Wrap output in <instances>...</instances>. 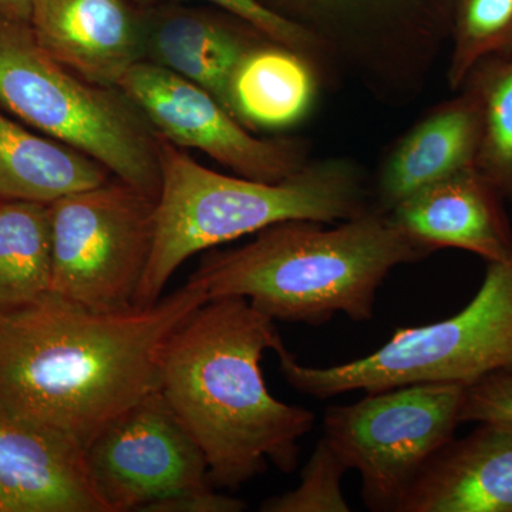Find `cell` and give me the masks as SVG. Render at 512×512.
<instances>
[{
  "label": "cell",
  "instance_id": "cell-1",
  "mask_svg": "<svg viewBox=\"0 0 512 512\" xmlns=\"http://www.w3.org/2000/svg\"><path fill=\"white\" fill-rule=\"evenodd\" d=\"M205 302L200 286L187 282L150 308L90 311L49 293L0 316V410L86 448L160 390L168 340Z\"/></svg>",
  "mask_w": 512,
  "mask_h": 512
},
{
  "label": "cell",
  "instance_id": "cell-2",
  "mask_svg": "<svg viewBox=\"0 0 512 512\" xmlns=\"http://www.w3.org/2000/svg\"><path fill=\"white\" fill-rule=\"evenodd\" d=\"M244 298L210 299L168 340L160 392L204 453L212 485L237 490L272 463L289 474L315 413L275 399L262 359L284 345Z\"/></svg>",
  "mask_w": 512,
  "mask_h": 512
},
{
  "label": "cell",
  "instance_id": "cell-3",
  "mask_svg": "<svg viewBox=\"0 0 512 512\" xmlns=\"http://www.w3.org/2000/svg\"><path fill=\"white\" fill-rule=\"evenodd\" d=\"M431 254L373 207L332 228L295 220L262 229L247 245L205 256L188 282L208 301L238 296L272 320L320 326L343 313L365 322L390 272Z\"/></svg>",
  "mask_w": 512,
  "mask_h": 512
},
{
  "label": "cell",
  "instance_id": "cell-4",
  "mask_svg": "<svg viewBox=\"0 0 512 512\" xmlns=\"http://www.w3.org/2000/svg\"><path fill=\"white\" fill-rule=\"evenodd\" d=\"M160 163L153 251L136 308L156 305L175 271L205 249L285 221L338 224L375 207L362 168L346 158L309 161L279 183H262L217 173L160 137Z\"/></svg>",
  "mask_w": 512,
  "mask_h": 512
},
{
  "label": "cell",
  "instance_id": "cell-5",
  "mask_svg": "<svg viewBox=\"0 0 512 512\" xmlns=\"http://www.w3.org/2000/svg\"><path fill=\"white\" fill-rule=\"evenodd\" d=\"M0 104L157 201L160 136L136 104L119 87L97 86L82 79L37 43L29 23L3 16Z\"/></svg>",
  "mask_w": 512,
  "mask_h": 512
},
{
  "label": "cell",
  "instance_id": "cell-6",
  "mask_svg": "<svg viewBox=\"0 0 512 512\" xmlns=\"http://www.w3.org/2000/svg\"><path fill=\"white\" fill-rule=\"evenodd\" d=\"M286 382L305 396L330 399L356 390L380 392L416 383L464 386L512 372V249L487 262L483 285L463 311L419 328L397 329L365 357L330 367L303 366L275 350Z\"/></svg>",
  "mask_w": 512,
  "mask_h": 512
},
{
  "label": "cell",
  "instance_id": "cell-7",
  "mask_svg": "<svg viewBox=\"0 0 512 512\" xmlns=\"http://www.w3.org/2000/svg\"><path fill=\"white\" fill-rule=\"evenodd\" d=\"M308 30L339 72L384 101L412 100L450 42L456 0H259Z\"/></svg>",
  "mask_w": 512,
  "mask_h": 512
},
{
  "label": "cell",
  "instance_id": "cell-8",
  "mask_svg": "<svg viewBox=\"0 0 512 512\" xmlns=\"http://www.w3.org/2000/svg\"><path fill=\"white\" fill-rule=\"evenodd\" d=\"M467 386L416 383L329 407L323 437L362 478L370 511L399 512L427 464L454 439Z\"/></svg>",
  "mask_w": 512,
  "mask_h": 512
},
{
  "label": "cell",
  "instance_id": "cell-9",
  "mask_svg": "<svg viewBox=\"0 0 512 512\" xmlns=\"http://www.w3.org/2000/svg\"><path fill=\"white\" fill-rule=\"evenodd\" d=\"M52 291L90 311L136 308L154 241L156 201L119 178L49 204Z\"/></svg>",
  "mask_w": 512,
  "mask_h": 512
},
{
  "label": "cell",
  "instance_id": "cell-10",
  "mask_svg": "<svg viewBox=\"0 0 512 512\" xmlns=\"http://www.w3.org/2000/svg\"><path fill=\"white\" fill-rule=\"evenodd\" d=\"M86 463L109 512L146 511L214 487L201 447L160 390L103 427L86 446Z\"/></svg>",
  "mask_w": 512,
  "mask_h": 512
},
{
  "label": "cell",
  "instance_id": "cell-11",
  "mask_svg": "<svg viewBox=\"0 0 512 512\" xmlns=\"http://www.w3.org/2000/svg\"><path fill=\"white\" fill-rule=\"evenodd\" d=\"M119 89L158 136L200 150L241 177L279 183L309 163L306 141L255 137L207 90L147 60L128 70Z\"/></svg>",
  "mask_w": 512,
  "mask_h": 512
},
{
  "label": "cell",
  "instance_id": "cell-12",
  "mask_svg": "<svg viewBox=\"0 0 512 512\" xmlns=\"http://www.w3.org/2000/svg\"><path fill=\"white\" fill-rule=\"evenodd\" d=\"M0 512L109 511L79 441L0 410Z\"/></svg>",
  "mask_w": 512,
  "mask_h": 512
},
{
  "label": "cell",
  "instance_id": "cell-13",
  "mask_svg": "<svg viewBox=\"0 0 512 512\" xmlns=\"http://www.w3.org/2000/svg\"><path fill=\"white\" fill-rule=\"evenodd\" d=\"M29 26L53 59L97 86L119 87L144 60L141 9L128 0H35Z\"/></svg>",
  "mask_w": 512,
  "mask_h": 512
},
{
  "label": "cell",
  "instance_id": "cell-14",
  "mask_svg": "<svg viewBox=\"0 0 512 512\" xmlns=\"http://www.w3.org/2000/svg\"><path fill=\"white\" fill-rule=\"evenodd\" d=\"M141 18L144 60L207 90L232 114V73L242 57L268 37L220 9L161 5L141 9Z\"/></svg>",
  "mask_w": 512,
  "mask_h": 512
},
{
  "label": "cell",
  "instance_id": "cell-15",
  "mask_svg": "<svg viewBox=\"0 0 512 512\" xmlns=\"http://www.w3.org/2000/svg\"><path fill=\"white\" fill-rule=\"evenodd\" d=\"M504 198L477 168L424 188L390 211L407 235L431 251L463 249L485 262L501 261L512 249Z\"/></svg>",
  "mask_w": 512,
  "mask_h": 512
},
{
  "label": "cell",
  "instance_id": "cell-16",
  "mask_svg": "<svg viewBox=\"0 0 512 512\" xmlns=\"http://www.w3.org/2000/svg\"><path fill=\"white\" fill-rule=\"evenodd\" d=\"M399 512H512V426L480 423L427 464Z\"/></svg>",
  "mask_w": 512,
  "mask_h": 512
},
{
  "label": "cell",
  "instance_id": "cell-17",
  "mask_svg": "<svg viewBox=\"0 0 512 512\" xmlns=\"http://www.w3.org/2000/svg\"><path fill=\"white\" fill-rule=\"evenodd\" d=\"M414 124L380 167L375 207L390 212L413 194L476 168L480 109L466 87Z\"/></svg>",
  "mask_w": 512,
  "mask_h": 512
},
{
  "label": "cell",
  "instance_id": "cell-18",
  "mask_svg": "<svg viewBox=\"0 0 512 512\" xmlns=\"http://www.w3.org/2000/svg\"><path fill=\"white\" fill-rule=\"evenodd\" d=\"M323 82L308 57L265 39L235 67L229 104L232 114L251 131L288 130L308 119Z\"/></svg>",
  "mask_w": 512,
  "mask_h": 512
},
{
  "label": "cell",
  "instance_id": "cell-19",
  "mask_svg": "<svg viewBox=\"0 0 512 512\" xmlns=\"http://www.w3.org/2000/svg\"><path fill=\"white\" fill-rule=\"evenodd\" d=\"M109 168L55 138L37 136L0 113V198L52 204L109 183Z\"/></svg>",
  "mask_w": 512,
  "mask_h": 512
},
{
  "label": "cell",
  "instance_id": "cell-20",
  "mask_svg": "<svg viewBox=\"0 0 512 512\" xmlns=\"http://www.w3.org/2000/svg\"><path fill=\"white\" fill-rule=\"evenodd\" d=\"M52 291L49 205L0 202V316L42 301Z\"/></svg>",
  "mask_w": 512,
  "mask_h": 512
},
{
  "label": "cell",
  "instance_id": "cell-21",
  "mask_svg": "<svg viewBox=\"0 0 512 512\" xmlns=\"http://www.w3.org/2000/svg\"><path fill=\"white\" fill-rule=\"evenodd\" d=\"M463 87L480 109L476 168L512 204V53L478 64Z\"/></svg>",
  "mask_w": 512,
  "mask_h": 512
},
{
  "label": "cell",
  "instance_id": "cell-22",
  "mask_svg": "<svg viewBox=\"0 0 512 512\" xmlns=\"http://www.w3.org/2000/svg\"><path fill=\"white\" fill-rule=\"evenodd\" d=\"M447 82L460 90L484 60L512 53V0H456Z\"/></svg>",
  "mask_w": 512,
  "mask_h": 512
},
{
  "label": "cell",
  "instance_id": "cell-23",
  "mask_svg": "<svg viewBox=\"0 0 512 512\" xmlns=\"http://www.w3.org/2000/svg\"><path fill=\"white\" fill-rule=\"evenodd\" d=\"M349 467L322 437L301 473L295 490L268 498L264 512H349L342 480Z\"/></svg>",
  "mask_w": 512,
  "mask_h": 512
},
{
  "label": "cell",
  "instance_id": "cell-24",
  "mask_svg": "<svg viewBox=\"0 0 512 512\" xmlns=\"http://www.w3.org/2000/svg\"><path fill=\"white\" fill-rule=\"evenodd\" d=\"M138 9L154 8L161 5H183V3H208L214 8L224 10L229 15L237 16L249 25L254 26L262 35L286 47L302 53L328 80L333 72H339L335 60L328 49L308 30L301 28L291 20L282 18L274 10L266 8L259 0H128Z\"/></svg>",
  "mask_w": 512,
  "mask_h": 512
},
{
  "label": "cell",
  "instance_id": "cell-25",
  "mask_svg": "<svg viewBox=\"0 0 512 512\" xmlns=\"http://www.w3.org/2000/svg\"><path fill=\"white\" fill-rule=\"evenodd\" d=\"M461 423L512 426V372L490 376L467 386Z\"/></svg>",
  "mask_w": 512,
  "mask_h": 512
},
{
  "label": "cell",
  "instance_id": "cell-26",
  "mask_svg": "<svg viewBox=\"0 0 512 512\" xmlns=\"http://www.w3.org/2000/svg\"><path fill=\"white\" fill-rule=\"evenodd\" d=\"M247 504L238 498L215 493L214 490L187 493L171 500L150 505L146 512H239Z\"/></svg>",
  "mask_w": 512,
  "mask_h": 512
},
{
  "label": "cell",
  "instance_id": "cell-27",
  "mask_svg": "<svg viewBox=\"0 0 512 512\" xmlns=\"http://www.w3.org/2000/svg\"><path fill=\"white\" fill-rule=\"evenodd\" d=\"M35 0H0V16L29 23Z\"/></svg>",
  "mask_w": 512,
  "mask_h": 512
}]
</instances>
